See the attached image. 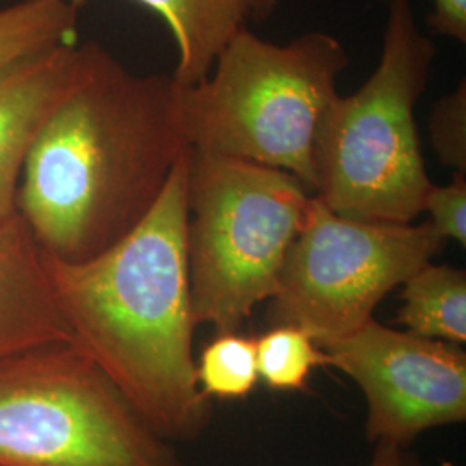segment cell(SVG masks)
Wrapping results in <instances>:
<instances>
[{
    "label": "cell",
    "mask_w": 466,
    "mask_h": 466,
    "mask_svg": "<svg viewBox=\"0 0 466 466\" xmlns=\"http://www.w3.org/2000/svg\"><path fill=\"white\" fill-rule=\"evenodd\" d=\"M187 149L173 75H135L92 42L26 156L17 213L46 254L84 261L149 215Z\"/></svg>",
    "instance_id": "1"
},
{
    "label": "cell",
    "mask_w": 466,
    "mask_h": 466,
    "mask_svg": "<svg viewBox=\"0 0 466 466\" xmlns=\"http://www.w3.org/2000/svg\"><path fill=\"white\" fill-rule=\"evenodd\" d=\"M190 149L156 206L115 246L84 261L49 254L71 342L163 439H188L208 420L194 360L187 249Z\"/></svg>",
    "instance_id": "2"
},
{
    "label": "cell",
    "mask_w": 466,
    "mask_h": 466,
    "mask_svg": "<svg viewBox=\"0 0 466 466\" xmlns=\"http://www.w3.org/2000/svg\"><path fill=\"white\" fill-rule=\"evenodd\" d=\"M348 66L335 35L306 32L280 46L242 30L202 82L180 85L187 144L283 169L315 194L318 127Z\"/></svg>",
    "instance_id": "3"
},
{
    "label": "cell",
    "mask_w": 466,
    "mask_h": 466,
    "mask_svg": "<svg viewBox=\"0 0 466 466\" xmlns=\"http://www.w3.org/2000/svg\"><path fill=\"white\" fill-rule=\"evenodd\" d=\"M435 59L410 0H387L382 56L365 84L335 96L318 127L315 196L342 217L411 223L432 187L418 134V100Z\"/></svg>",
    "instance_id": "4"
},
{
    "label": "cell",
    "mask_w": 466,
    "mask_h": 466,
    "mask_svg": "<svg viewBox=\"0 0 466 466\" xmlns=\"http://www.w3.org/2000/svg\"><path fill=\"white\" fill-rule=\"evenodd\" d=\"M311 196L283 169L190 149L187 249L196 325L235 332L273 298Z\"/></svg>",
    "instance_id": "5"
},
{
    "label": "cell",
    "mask_w": 466,
    "mask_h": 466,
    "mask_svg": "<svg viewBox=\"0 0 466 466\" xmlns=\"http://www.w3.org/2000/svg\"><path fill=\"white\" fill-rule=\"evenodd\" d=\"M0 466H178L73 342L0 363Z\"/></svg>",
    "instance_id": "6"
},
{
    "label": "cell",
    "mask_w": 466,
    "mask_h": 466,
    "mask_svg": "<svg viewBox=\"0 0 466 466\" xmlns=\"http://www.w3.org/2000/svg\"><path fill=\"white\" fill-rule=\"evenodd\" d=\"M444 238L421 225L333 213L311 196L271 298L273 325H292L325 346L356 332L383 298L432 261Z\"/></svg>",
    "instance_id": "7"
},
{
    "label": "cell",
    "mask_w": 466,
    "mask_h": 466,
    "mask_svg": "<svg viewBox=\"0 0 466 466\" xmlns=\"http://www.w3.org/2000/svg\"><path fill=\"white\" fill-rule=\"evenodd\" d=\"M327 365L360 385L368 400V439L410 444L433 427L465 421L466 354L460 346L370 319L319 346Z\"/></svg>",
    "instance_id": "8"
},
{
    "label": "cell",
    "mask_w": 466,
    "mask_h": 466,
    "mask_svg": "<svg viewBox=\"0 0 466 466\" xmlns=\"http://www.w3.org/2000/svg\"><path fill=\"white\" fill-rule=\"evenodd\" d=\"M92 42L61 44L0 69V223L17 213L26 156L50 113L82 78Z\"/></svg>",
    "instance_id": "9"
},
{
    "label": "cell",
    "mask_w": 466,
    "mask_h": 466,
    "mask_svg": "<svg viewBox=\"0 0 466 466\" xmlns=\"http://www.w3.org/2000/svg\"><path fill=\"white\" fill-rule=\"evenodd\" d=\"M71 342L46 252L16 213L0 223V363L26 350Z\"/></svg>",
    "instance_id": "10"
},
{
    "label": "cell",
    "mask_w": 466,
    "mask_h": 466,
    "mask_svg": "<svg viewBox=\"0 0 466 466\" xmlns=\"http://www.w3.org/2000/svg\"><path fill=\"white\" fill-rule=\"evenodd\" d=\"M82 9L86 0H67ZM165 21L178 63L173 78L184 86L202 82L235 35L265 23L280 0H135Z\"/></svg>",
    "instance_id": "11"
},
{
    "label": "cell",
    "mask_w": 466,
    "mask_h": 466,
    "mask_svg": "<svg viewBox=\"0 0 466 466\" xmlns=\"http://www.w3.org/2000/svg\"><path fill=\"white\" fill-rule=\"evenodd\" d=\"M398 321L420 337L451 344L466 342V275L460 268L432 265L402 283Z\"/></svg>",
    "instance_id": "12"
},
{
    "label": "cell",
    "mask_w": 466,
    "mask_h": 466,
    "mask_svg": "<svg viewBox=\"0 0 466 466\" xmlns=\"http://www.w3.org/2000/svg\"><path fill=\"white\" fill-rule=\"evenodd\" d=\"M76 17L67 0H21L0 9V69L35 52L76 44Z\"/></svg>",
    "instance_id": "13"
},
{
    "label": "cell",
    "mask_w": 466,
    "mask_h": 466,
    "mask_svg": "<svg viewBox=\"0 0 466 466\" xmlns=\"http://www.w3.org/2000/svg\"><path fill=\"white\" fill-rule=\"evenodd\" d=\"M196 379L206 398H248L259 380L256 339L238 330L218 333L200 352Z\"/></svg>",
    "instance_id": "14"
},
{
    "label": "cell",
    "mask_w": 466,
    "mask_h": 466,
    "mask_svg": "<svg viewBox=\"0 0 466 466\" xmlns=\"http://www.w3.org/2000/svg\"><path fill=\"white\" fill-rule=\"evenodd\" d=\"M259 379L275 390H300L313 370L325 367V352L317 340L292 325H273L256 339Z\"/></svg>",
    "instance_id": "15"
},
{
    "label": "cell",
    "mask_w": 466,
    "mask_h": 466,
    "mask_svg": "<svg viewBox=\"0 0 466 466\" xmlns=\"http://www.w3.org/2000/svg\"><path fill=\"white\" fill-rule=\"evenodd\" d=\"M429 138L442 165L466 173V80L433 104Z\"/></svg>",
    "instance_id": "16"
},
{
    "label": "cell",
    "mask_w": 466,
    "mask_h": 466,
    "mask_svg": "<svg viewBox=\"0 0 466 466\" xmlns=\"http://www.w3.org/2000/svg\"><path fill=\"white\" fill-rule=\"evenodd\" d=\"M429 213L433 230L444 240L466 244V173L454 171L448 185H433L429 188L423 211Z\"/></svg>",
    "instance_id": "17"
},
{
    "label": "cell",
    "mask_w": 466,
    "mask_h": 466,
    "mask_svg": "<svg viewBox=\"0 0 466 466\" xmlns=\"http://www.w3.org/2000/svg\"><path fill=\"white\" fill-rule=\"evenodd\" d=\"M432 13L427 25L437 35L466 42V0H432Z\"/></svg>",
    "instance_id": "18"
},
{
    "label": "cell",
    "mask_w": 466,
    "mask_h": 466,
    "mask_svg": "<svg viewBox=\"0 0 466 466\" xmlns=\"http://www.w3.org/2000/svg\"><path fill=\"white\" fill-rule=\"evenodd\" d=\"M370 466H420L413 456H410L404 446L377 442V451L373 454Z\"/></svg>",
    "instance_id": "19"
}]
</instances>
